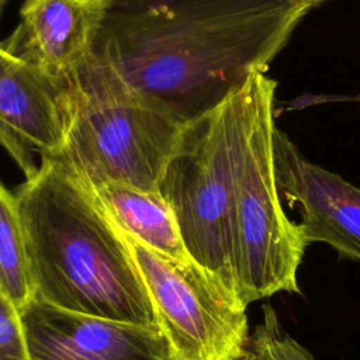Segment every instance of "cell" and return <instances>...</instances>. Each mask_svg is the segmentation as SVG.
<instances>
[{
	"label": "cell",
	"instance_id": "2",
	"mask_svg": "<svg viewBox=\"0 0 360 360\" xmlns=\"http://www.w3.org/2000/svg\"><path fill=\"white\" fill-rule=\"evenodd\" d=\"M14 195L35 297L66 311L159 328L124 235L87 183L49 158Z\"/></svg>",
	"mask_w": 360,
	"mask_h": 360
},
{
	"label": "cell",
	"instance_id": "16",
	"mask_svg": "<svg viewBox=\"0 0 360 360\" xmlns=\"http://www.w3.org/2000/svg\"><path fill=\"white\" fill-rule=\"evenodd\" d=\"M11 0H0V24H1V20H3V15L6 13V8L7 6L10 4Z\"/></svg>",
	"mask_w": 360,
	"mask_h": 360
},
{
	"label": "cell",
	"instance_id": "1",
	"mask_svg": "<svg viewBox=\"0 0 360 360\" xmlns=\"http://www.w3.org/2000/svg\"><path fill=\"white\" fill-rule=\"evenodd\" d=\"M308 0H111L93 56L186 125L266 73Z\"/></svg>",
	"mask_w": 360,
	"mask_h": 360
},
{
	"label": "cell",
	"instance_id": "15",
	"mask_svg": "<svg viewBox=\"0 0 360 360\" xmlns=\"http://www.w3.org/2000/svg\"><path fill=\"white\" fill-rule=\"evenodd\" d=\"M232 360H263L262 354L252 346V343L249 342L248 347L240 353L238 354L236 357H233Z\"/></svg>",
	"mask_w": 360,
	"mask_h": 360
},
{
	"label": "cell",
	"instance_id": "3",
	"mask_svg": "<svg viewBox=\"0 0 360 360\" xmlns=\"http://www.w3.org/2000/svg\"><path fill=\"white\" fill-rule=\"evenodd\" d=\"M65 138L53 158L93 190L159 191L183 124L156 108L93 55L63 83Z\"/></svg>",
	"mask_w": 360,
	"mask_h": 360
},
{
	"label": "cell",
	"instance_id": "5",
	"mask_svg": "<svg viewBox=\"0 0 360 360\" xmlns=\"http://www.w3.org/2000/svg\"><path fill=\"white\" fill-rule=\"evenodd\" d=\"M238 128V93L186 124L162 174L159 193L176 217L190 259L239 295L235 257Z\"/></svg>",
	"mask_w": 360,
	"mask_h": 360
},
{
	"label": "cell",
	"instance_id": "6",
	"mask_svg": "<svg viewBox=\"0 0 360 360\" xmlns=\"http://www.w3.org/2000/svg\"><path fill=\"white\" fill-rule=\"evenodd\" d=\"M121 232L170 360H232L248 347V307L238 294L194 260L169 257Z\"/></svg>",
	"mask_w": 360,
	"mask_h": 360
},
{
	"label": "cell",
	"instance_id": "11",
	"mask_svg": "<svg viewBox=\"0 0 360 360\" xmlns=\"http://www.w3.org/2000/svg\"><path fill=\"white\" fill-rule=\"evenodd\" d=\"M94 193L121 231L162 255L177 260L190 259L176 217L159 191L107 184Z\"/></svg>",
	"mask_w": 360,
	"mask_h": 360
},
{
	"label": "cell",
	"instance_id": "7",
	"mask_svg": "<svg viewBox=\"0 0 360 360\" xmlns=\"http://www.w3.org/2000/svg\"><path fill=\"white\" fill-rule=\"evenodd\" d=\"M18 312L28 360H170L159 328L66 311L35 295Z\"/></svg>",
	"mask_w": 360,
	"mask_h": 360
},
{
	"label": "cell",
	"instance_id": "12",
	"mask_svg": "<svg viewBox=\"0 0 360 360\" xmlns=\"http://www.w3.org/2000/svg\"><path fill=\"white\" fill-rule=\"evenodd\" d=\"M0 290L20 311L32 297L15 195L0 181Z\"/></svg>",
	"mask_w": 360,
	"mask_h": 360
},
{
	"label": "cell",
	"instance_id": "13",
	"mask_svg": "<svg viewBox=\"0 0 360 360\" xmlns=\"http://www.w3.org/2000/svg\"><path fill=\"white\" fill-rule=\"evenodd\" d=\"M250 343L263 360H315L302 345L281 328L277 314L270 305L263 307V321L250 336Z\"/></svg>",
	"mask_w": 360,
	"mask_h": 360
},
{
	"label": "cell",
	"instance_id": "17",
	"mask_svg": "<svg viewBox=\"0 0 360 360\" xmlns=\"http://www.w3.org/2000/svg\"><path fill=\"white\" fill-rule=\"evenodd\" d=\"M308 1H311V3H314L315 6H319L321 3H323V1H326V0H308Z\"/></svg>",
	"mask_w": 360,
	"mask_h": 360
},
{
	"label": "cell",
	"instance_id": "14",
	"mask_svg": "<svg viewBox=\"0 0 360 360\" xmlns=\"http://www.w3.org/2000/svg\"><path fill=\"white\" fill-rule=\"evenodd\" d=\"M0 360H28L20 312L0 290Z\"/></svg>",
	"mask_w": 360,
	"mask_h": 360
},
{
	"label": "cell",
	"instance_id": "4",
	"mask_svg": "<svg viewBox=\"0 0 360 360\" xmlns=\"http://www.w3.org/2000/svg\"><path fill=\"white\" fill-rule=\"evenodd\" d=\"M277 82L255 73L238 91L235 257L239 297L248 307L277 292H300L297 270L309 245L281 204L274 167Z\"/></svg>",
	"mask_w": 360,
	"mask_h": 360
},
{
	"label": "cell",
	"instance_id": "10",
	"mask_svg": "<svg viewBox=\"0 0 360 360\" xmlns=\"http://www.w3.org/2000/svg\"><path fill=\"white\" fill-rule=\"evenodd\" d=\"M111 0H24L1 41L8 52L63 83L91 55Z\"/></svg>",
	"mask_w": 360,
	"mask_h": 360
},
{
	"label": "cell",
	"instance_id": "8",
	"mask_svg": "<svg viewBox=\"0 0 360 360\" xmlns=\"http://www.w3.org/2000/svg\"><path fill=\"white\" fill-rule=\"evenodd\" d=\"M273 146L281 200L298 214L308 243H326L360 262V188L307 159L277 127Z\"/></svg>",
	"mask_w": 360,
	"mask_h": 360
},
{
	"label": "cell",
	"instance_id": "9",
	"mask_svg": "<svg viewBox=\"0 0 360 360\" xmlns=\"http://www.w3.org/2000/svg\"><path fill=\"white\" fill-rule=\"evenodd\" d=\"M65 138L62 83L6 49L0 41V145L25 179L56 158Z\"/></svg>",
	"mask_w": 360,
	"mask_h": 360
}]
</instances>
